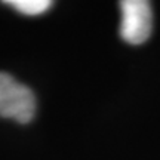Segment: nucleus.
Wrapping results in <instances>:
<instances>
[{"label": "nucleus", "mask_w": 160, "mask_h": 160, "mask_svg": "<svg viewBox=\"0 0 160 160\" xmlns=\"http://www.w3.org/2000/svg\"><path fill=\"white\" fill-rule=\"evenodd\" d=\"M122 22L120 36L131 45H141L150 37L153 30V12L147 0L120 2Z\"/></svg>", "instance_id": "f03ea898"}, {"label": "nucleus", "mask_w": 160, "mask_h": 160, "mask_svg": "<svg viewBox=\"0 0 160 160\" xmlns=\"http://www.w3.org/2000/svg\"><path fill=\"white\" fill-rule=\"evenodd\" d=\"M36 114V97L28 86L0 71V117L28 123Z\"/></svg>", "instance_id": "f257e3e1"}, {"label": "nucleus", "mask_w": 160, "mask_h": 160, "mask_svg": "<svg viewBox=\"0 0 160 160\" xmlns=\"http://www.w3.org/2000/svg\"><path fill=\"white\" fill-rule=\"evenodd\" d=\"M5 3L28 17L42 15L52 6L51 0H8Z\"/></svg>", "instance_id": "7ed1b4c3"}]
</instances>
